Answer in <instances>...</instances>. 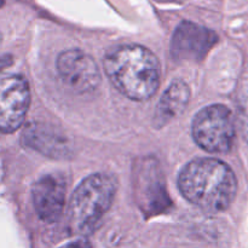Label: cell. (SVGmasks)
Instances as JSON below:
<instances>
[{"mask_svg":"<svg viewBox=\"0 0 248 248\" xmlns=\"http://www.w3.org/2000/svg\"><path fill=\"white\" fill-rule=\"evenodd\" d=\"M178 186L186 200L212 213L227 210L237 190L232 170L220 160L211 157L189 162L179 174Z\"/></svg>","mask_w":248,"mask_h":248,"instance_id":"1","label":"cell"},{"mask_svg":"<svg viewBox=\"0 0 248 248\" xmlns=\"http://www.w3.org/2000/svg\"><path fill=\"white\" fill-rule=\"evenodd\" d=\"M104 69L114 86L133 101L149 99L160 86V63L144 46L114 48L104 58Z\"/></svg>","mask_w":248,"mask_h":248,"instance_id":"2","label":"cell"},{"mask_svg":"<svg viewBox=\"0 0 248 248\" xmlns=\"http://www.w3.org/2000/svg\"><path fill=\"white\" fill-rule=\"evenodd\" d=\"M115 195V183L104 173H94L80 183L73 194L69 215L79 232H89L108 212Z\"/></svg>","mask_w":248,"mask_h":248,"instance_id":"3","label":"cell"},{"mask_svg":"<svg viewBox=\"0 0 248 248\" xmlns=\"http://www.w3.org/2000/svg\"><path fill=\"white\" fill-rule=\"evenodd\" d=\"M193 137L206 152H229L235 138L232 111L222 104L203 108L193 121Z\"/></svg>","mask_w":248,"mask_h":248,"instance_id":"4","label":"cell"},{"mask_svg":"<svg viewBox=\"0 0 248 248\" xmlns=\"http://www.w3.org/2000/svg\"><path fill=\"white\" fill-rule=\"evenodd\" d=\"M31 103L27 80L21 75L0 73V132H15L26 119Z\"/></svg>","mask_w":248,"mask_h":248,"instance_id":"5","label":"cell"},{"mask_svg":"<svg viewBox=\"0 0 248 248\" xmlns=\"http://www.w3.org/2000/svg\"><path fill=\"white\" fill-rule=\"evenodd\" d=\"M57 70L62 81L79 93L94 91L101 82V73L93 58L80 50L61 53Z\"/></svg>","mask_w":248,"mask_h":248,"instance_id":"6","label":"cell"},{"mask_svg":"<svg viewBox=\"0 0 248 248\" xmlns=\"http://www.w3.org/2000/svg\"><path fill=\"white\" fill-rule=\"evenodd\" d=\"M218 41L217 34L194 22L184 21L174 31L171 53L178 61H200Z\"/></svg>","mask_w":248,"mask_h":248,"instance_id":"7","label":"cell"},{"mask_svg":"<svg viewBox=\"0 0 248 248\" xmlns=\"http://www.w3.org/2000/svg\"><path fill=\"white\" fill-rule=\"evenodd\" d=\"M22 140L29 148L55 159H65L72 153V145L64 133L44 123H31L24 128Z\"/></svg>","mask_w":248,"mask_h":248,"instance_id":"8","label":"cell"},{"mask_svg":"<svg viewBox=\"0 0 248 248\" xmlns=\"http://www.w3.org/2000/svg\"><path fill=\"white\" fill-rule=\"evenodd\" d=\"M33 202L41 219L56 222L62 215L65 203V186L62 179L52 174L39 179L33 188Z\"/></svg>","mask_w":248,"mask_h":248,"instance_id":"9","label":"cell"},{"mask_svg":"<svg viewBox=\"0 0 248 248\" xmlns=\"http://www.w3.org/2000/svg\"><path fill=\"white\" fill-rule=\"evenodd\" d=\"M190 99V90L182 80H176L165 91L159 102L156 110V121L160 124L167 123L183 113Z\"/></svg>","mask_w":248,"mask_h":248,"instance_id":"10","label":"cell"},{"mask_svg":"<svg viewBox=\"0 0 248 248\" xmlns=\"http://www.w3.org/2000/svg\"><path fill=\"white\" fill-rule=\"evenodd\" d=\"M241 124H242V132H244V137H246V140H248V109L242 111Z\"/></svg>","mask_w":248,"mask_h":248,"instance_id":"11","label":"cell"},{"mask_svg":"<svg viewBox=\"0 0 248 248\" xmlns=\"http://www.w3.org/2000/svg\"><path fill=\"white\" fill-rule=\"evenodd\" d=\"M67 248H91V246L86 241H77L70 244Z\"/></svg>","mask_w":248,"mask_h":248,"instance_id":"12","label":"cell"},{"mask_svg":"<svg viewBox=\"0 0 248 248\" xmlns=\"http://www.w3.org/2000/svg\"><path fill=\"white\" fill-rule=\"evenodd\" d=\"M4 1H5V0H0V7H1L2 5H4Z\"/></svg>","mask_w":248,"mask_h":248,"instance_id":"13","label":"cell"},{"mask_svg":"<svg viewBox=\"0 0 248 248\" xmlns=\"http://www.w3.org/2000/svg\"><path fill=\"white\" fill-rule=\"evenodd\" d=\"M0 41H1V34H0Z\"/></svg>","mask_w":248,"mask_h":248,"instance_id":"14","label":"cell"}]
</instances>
